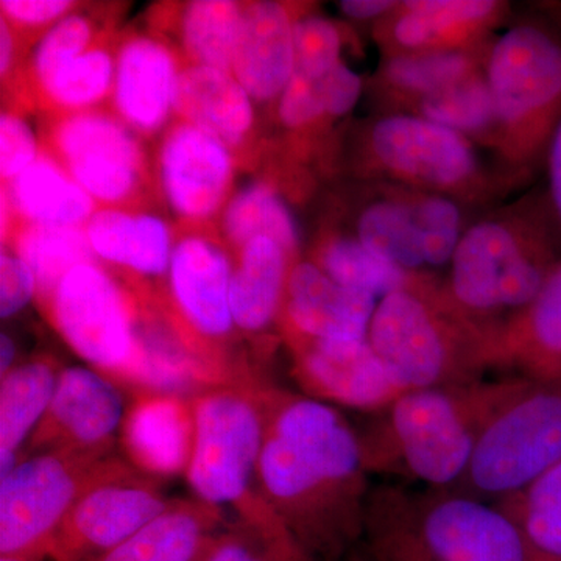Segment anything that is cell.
I'll list each match as a JSON object with an SVG mask.
<instances>
[{
  "instance_id": "obj_22",
  "label": "cell",
  "mask_w": 561,
  "mask_h": 561,
  "mask_svg": "<svg viewBox=\"0 0 561 561\" xmlns=\"http://www.w3.org/2000/svg\"><path fill=\"white\" fill-rule=\"evenodd\" d=\"M376 298L335 283L311 260H298L287 280L279 321L280 335L323 341H365Z\"/></svg>"
},
{
  "instance_id": "obj_40",
  "label": "cell",
  "mask_w": 561,
  "mask_h": 561,
  "mask_svg": "<svg viewBox=\"0 0 561 561\" xmlns=\"http://www.w3.org/2000/svg\"><path fill=\"white\" fill-rule=\"evenodd\" d=\"M201 561H313L284 526L225 524Z\"/></svg>"
},
{
  "instance_id": "obj_31",
  "label": "cell",
  "mask_w": 561,
  "mask_h": 561,
  "mask_svg": "<svg viewBox=\"0 0 561 561\" xmlns=\"http://www.w3.org/2000/svg\"><path fill=\"white\" fill-rule=\"evenodd\" d=\"M117 39L111 31L80 55L39 81L22 99V105L36 106L51 116L103 110L111 102L116 77Z\"/></svg>"
},
{
  "instance_id": "obj_4",
  "label": "cell",
  "mask_w": 561,
  "mask_h": 561,
  "mask_svg": "<svg viewBox=\"0 0 561 561\" xmlns=\"http://www.w3.org/2000/svg\"><path fill=\"white\" fill-rule=\"evenodd\" d=\"M368 342L409 390L481 381L493 368V332L461 311L437 276L419 275L381 298Z\"/></svg>"
},
{
  "instance_id": "obj_42",
  "label": "cell",
  "mask_w": 561,
  "mask_h": 561,
  "mask_svg": "<svg viewBox=\"0 0 561 561\" xmlns=\"http://www.w3.org/2000/svg\"><path fill=\"white\" fill-rule=\"evenodd\" d=\"M343 36L327 18L298 14L295 21V72L320 80L342 60Z\"/></svg>"
},
{
  "instance_id": "obj_3",
  "label": "cell",
  "mask_w": 561,
  "mask_h": 561,
  "mask_svg": "<svg viewBox=\"0 0 561 561\" xmlns=\"http://www.w3.org/2000/svg\"><path fill=\"white\" fill-rule=\"evenodd\" d=\"M560 262L561 227L548 195H529L468 225L443 286L496 335L537 298Z\"/></svg>"
},
{
  "instance_id": "obj_51",
  "label": "cell",
  "mask_w": 561,
  "mask_h": 561,
  "mask_svg": "<svg viewBox=\"0 0 561 561\" xmlns=\"http://www.w3.org/2000/svg\"><path fill=\"white\" fill-rule=\"evenodd\" d=\"M18 346L10 334H0V376H7L16 367Z\"/></svg>"
},
{
  "instance_id": "obj_32",
  "label": "cell",
  "mask_w": 561,
  "mask_h": 561,
  "mask_svg": "<svg viewBox=\"0 0 561 561\" xmlns=\"http://www.w3.org/2000/svg\"><path fill=\"white\" fill-rule=\"evenodd\" d=\"M60 367L50 357L16 365L0 383V479L20 463L22 449L49 409Z\"/></svg>"
},
{
  "instance_id": "obj_48",
  "label": "cell",
  "mask_w": 561,
  "mask_h": 561,
  "mask_svg": "<svg viewBox=\"0 0 561 561\" xmlns=\"http://www.w3.org/2000/svg\"><path fill=\"white\" fill-rule=\"evenodd\" d=\"M21 39L5 20L0 18V79L3 88L11 87L20 73Z\"/></svg>"
},
{
  "instance_id": "obj_44",
  "label": "cell",
  "mask_w": 561,
  "mask_h": 561,
  "mask_svg": "<svg viewBox=\"0 0 561 561\" xmlns=\"http://www.w3.org/2000/svg\"><path fill=\"white\" fill-rule=\"evenodd\" d=\"M43 146L20 110L3 108L0 116V176L9 184L38 160Z\"/></svg>"
},
{
  "instance_id": "obj_50",
  "label": "cell",
  "mask_w": 561,
  "mask_h": 561,
  "mask_svg": "<svg viewBox=\"0 0 561 561\" xmlns=\"http://www.w3.org/2000/svg\"><path fill=\"white\" fill-rule=\"evenodd\" d=\"M398 5L400 2L397 0H342L339 2V10L351 21L379 22L397 10Z\"/></svg>"
},
{
  "instance_id": "obj_45",
  "label": "cell",
  "mask_w": 561,
  "mask_h": 561,
  "mask_svg": "<svg viewBox=\"0 0 561 561\" xmlns=\"http://www.w3.org/2000/svg\"><path fill=\"white\" fill-rule=\"evenodd\" d=\"M79 2L72 0H2L0 18L11 25L21 43L33 35H44L62 18L79 10Z\"/></svg>"
},
{
  "instance_id": "obj_20",
  "label": "cell",
  "mask_w": 561,
  "mask_h": 561,
  "mask_svg": "<svg viewBox=\"0 0 561 561\" xmlns=\"http://www.w3.org/2000/svg\"><path fill=\"white\" fill-rule=\"evenodd\" d=\"M84 231L95 260L144 297L160 298L175 249L171 221L147 209L99 208Z\"/></svg>"
},
{
  "instance_id": "obj_1",
  "label": "cell",
  "mask_w": 561,
  "mask_h": 561,
  "mask_svg": "<svg viewBox=\"0 0 561 561\" xmlns=\"http://www.w3.org/2000/svg\"><path fill=\"white\" fill-rule=\"evenodd\" d=\"M368 474L359 434L337 409L268 383L257 490L313 561H339L364 541Z\"/></svg>"
},
{
  "instance_id": "obj_29",
  "label": "cell",
  "mask_w": 561,
  "mask_h": 561,
  "mask_svg": "<svg viewBox=\"0 0 561 561\" xmlns=\"http://www.w3.org/2000/svg\"><path fill=\"white\" fill-rule=\"evenodd\" d=\"M2 194L10 203L13 227L84 228L99 209L94 198L44 149L20 176L2 184Z\"/></svg>"
},
{
  "instance_id": "obj_12",
  "label": "cell",
  "mask_w": 561,
  "mask_h": 561,
  "mask_svg": "<svg viewBox=\"0 0 561 561\" xmlns=\"http://www.w3.org/2000/svg\"><path fill=\"white\" fill-rule=\"evenodd\" d=\"M41 139L99 208L147 209L157 194L142 138L111 111L51 116Z\"/></svg>"
},
{
  "instance_id": "obj_25",
  "label": "cell",
  "mask_w": 561,
  "mask_h": 561,
  "mask_svg": "<svg viewBox=\"0 0 561 561\" xmlns=\"http://www.w3.org/2000/svg\"><path fill=\"white\" fill-rule=\"evenodd\" d=\"M297 16L284 2H245L231 72L254 102H278L294 77Z\"/></svg>"
},
{
  "instance_id": "obj_6",
  "label": "cell",
  "mask_w": 561,
  "mask_h": 561,
  "mask_svg": "<svg viewBox=\"0 0 561 561\" xmlns=\"http://www.w3.org/2000/svg\"><path fill=\"white\" fill-rule=\"evenodd\" d=\"M70 350L117 386L136 393L149 387L150 360L144 339L149 298L101 262L66 273L41 306Z\"/></svg>"
},
{
  "instance_id": "obj_23",
  "label": "cell",
  "mask_w": 561,
  "mask_h": 561,
  "mask_svg": "<svg viewBox=\"0 0 561 561\" xmlns=\"http://www.w3.org/2000/svg\"><path fill=\"white\" fill-rule=\"evenodd\" d=\"M194 437V409L183 394H136L121 426L122 449L131 467L153 479L186 474Z\"/></svg>"
},
{
  "instance_id": "obj_53",
  "label": "cell",
  "mask_w": 561,
  "mask_h": 561,
  "mask_svg": "<svg viewBox=\"0 0 561 561\" xmlns=\"http://www.w3.org/2000/svg\"><path fill=\"white\" fill-rule=\"evenodd\" d=\"M0 561H22V560L14 559V557H0Z\"/></svg>"
},
{
  "instance_id": "obj_35",
  "label": "cell",
  "mask_w": 561,
  "mask_h": 561,
  "mask_svg": "<svg viewBox=\"0 0 561 561\" xmlns=\"http://www.w3.org/2000/svg\"><path fill=\"white\" fill-rule=\"evenodd\" d=\"M2 249L13 251L32 268L39 308L49 300L66 273L77 265L98 261L84 228L16 224L2 242Z\"/></svg>"
},
{
  "instance_id": "obj_10",
  "label": "cell",
  "mask_w": 561,
  "mask_h": 561,
  "mask_svg": "<svg viewBox=\"0 0 561 561\" xmlns=\"http://www.w3.org/2000/svg\"><path fill=\"white\" fill-rule=\"evenodd\" d=\"M130 467L113 453L50 451L22 457L0 479V557L43 560L55 530L81 494Z\"/></svg>"
},
{
  "instance_id": "obj_16",
  "label": "cell",
  "mask_w": 561,
  "mask_h": 561,
  "mask_svg": "<svg viewBox=\"0 0 561 561\" xmlns=\"http://www.w3.org/2000/svg\"><path fill=\"white\" fill-rule=\"evenodd\" d=\"M157 479L135 468L92 486L66 513L51 537L54 561H98L168 511Z\"/></svg>"
},
{
  "instance_id": "obj_37",
  "label": "cell",
  "mask_w": 561,
  "mask_h": 561,
  "mask_svg": "<svg viewBox=\"0 0 561 561\" xmlns=\"http://www.w3.org/2000/svg\"><path fill=\"white\" fill-rule=\"evenodd\" d=\"M311 261L335 283L348 289L365 291L376 300L402 289L419 276L379 256L353 234H331L321 239L313 250Z\"/></svg>"
},
{
  "instance_id": "obj_39",
  "label": "cell",
  "mask_w": 561,
  "mask_h": 561,
  "mask_svg": "<svg viewBox=\"0 0 561 561\" xmlns=\"http://www.w3.org/2000/svg\"><path fill=\"white\" fill-rule=\"evenodd\" d=\"M106 31L110 28L99 27L94 18L79 10L57 22L41 36L24 68L18 73L14 83L18 103L54 70L90 49Z\"/></svg>"
},
{
  "instance_id": "obj_5",
  "label": "cell",
  "mask_w": 561,
  "mask_h": 561,
  "mask_svg": "<svg viewBox=\"0 0 561 561\" xmlns=\"http://www.w3.org/2000/svg\"><path fill=\"white\" fill-rule=\"evenodd\" d=\"M267 387L254 378L208 387L191 398L195 437L186 478L197 500L224 512L232 508L238 522L283 526L256 481Z\"/></svg>"
},
{
  "instance_id": "obj_27",
  "label": "cell",
  "mask_w": 561,
  "mask_h": 561,
  "mask_svg": "<svg viewBox=\"0 0 561 561\" xmlns=\"http://www.w3.org/2000/svg\"><path fill=\"white\" fill-rule=\"evenodd\" d=\"M493 368L561 379V262L540 294L494 335Z\"/></svg>"
},
{
  "instance_id": "obj_24",
  "label": "cell",
  "mask_w": 561,
  "mask_h": 561,
  "mask_svg": "<svg viewBox=\"0 0 561 561\" xmlns=\"http://www.w3.org/2000/svg\"><path fill=\"white\" fill-rule=\"evenodd\" d=\"M175 119L219 139L239 165L256 153L254 101L227 70L184 62L176 84Z\"/></svg>"
},
{
  "instance_id": "obj_36",
  "label": "cell",
  "mask_w": 561,
  "mask_h": 561,
  "mask_svg": "<svg viewBox=\"0 0 561 561\" xmlns=\"http://www.w3.org/2000/svg\"><path fill=\"white\" fill-rule=\"evenodd\" d=\"M404 113L424 117L496 151V108L483 68L431 98L421 99Z\"/></svg>"
},
{
  "instance_id": "obj_9",
  "label": "cell",
  "mask_w": 561,
  "mask_h": 561,
  "mask_svg": "<svg viewBox=\"0 0 561 561\" xmlns=\"http://www.w3.org/2000/svg\"><path fill=\"white\" fill-rule=\"evenodd\" d=\"M365 173L379 183L446 195L460 203L493 194L478 144L411 113H386L362 135Z\"/></svg>"
},
{
  "instance_id": "obj_49",
  "label": "cell",
  "mask_w": 561,
  "mask_h": 561,
  "mask_svg": "<svg viewBox=\"0 0 561 561\" xmlns=\"http://www.w3.org/2000/svg\"><path fill=\"white\" fill-rule=\"evenodd\" d=\"M545 161L549 180L548 198L561 227V121L553 131Z\"/></svg>"
},
{
  "instance_id": "obj_18",
  "label": "cell",
  "mask_w": 561,
  "mask_h": 561,
  "mask_svg": "<svg viewBox=\"0 0 561 561\" xmlns=\"http://www.w3.org/2000/svg\"><path fill=\"white\" fill-rule=\"evenodd\" d=\"M125 412L119 386L108 376L90 368H65L24 457L50 451L111 454Z\"/></svg>"
},
{
  "instance_id": "obj_46",
  "label": "cell",
  "mask_w": 561,
  "mask_h": 561,
  "mask_svg": "<svg viewBox=\"0 0 561 561\" xmlns=\"http://www.w3.org/2000/svg\"><path fill=\"white\" fill-rule=\"evenodd\" d=\"M36 298V279L27 262L9 249L0 253V317L9 320Z\"/></svg>"
},
{
  "instance_id": "obj_11",
  "label": "cell",
  "mask_w": 561,
  "mask_h": 561,
  "mask_svg": "<svg viewBox=\"0 0 561 561\" xmlns=\"http://www.w3.org/2000/svg\"><path fill=\"white\" fill-rule=\"evenodd\" d=\"M561 460V379H530L472 453L457 493L497 502L531 485Z\"/></svg>"
},
{
  "instance_id": "obj_33",
  "label": "cell",
  "mask_w": 561,
  "mask_h": 561,
  "mask_svg": "<svg viewBox=\"0 0 561 561\" xmlns=\"http://www.w3.org/2000/svg\"><path fill=\"white\" fill-rule=\"evenodd\" d=\"M489 46L415 51L383 58L376 84L381 98L391 105L389 113H404L421 99L431 98L478 72L483 68Z\"/></svg>"
},
{
  "instance_id": "obj_17",
  "label": "cell",
  "mask_w": 561,
  "mask_h": 561,
  "mask_svg": "<svg viewBox=\"0 0 561 561\" xmlns=\"http://www.w3.org/2000/svg\"><path fill=\"white\" fill-rule=\"evenodd\" d=\"M291 360V375L306 397L364 412H381L409 391L365 341H323L280 335Z\"/></svg>"
},
{
  "instance_id": "obj_26",
  "label": "cell",
  "mask_w": 561,
  "mask_h": 561,
  "mask_svg": "<svg viewBox=\"0 0 561 561\" xmlns=\"http://www.w3.org/2000/svg\"><path fill=\"white\" fill-rule=\"evenodd\" d=\"M297 261L264 236L236 251L231 311L239 334L253 342L271 343L273 331L279 332L287 280Z\"/></svg>"
},
{
  "instance_id": "obj_21",
  "label": "cell",
  "mask_w": 561,
  "mask_h": 561,
  "mask_svg": "<svg viewBox=\"0 0 561 561\" xmlns=\"http://www.w3.org/2000/svg\"><path fill=\"white\" fill-rule=\"evenodd\" d=\"M507 5L497 0H405L376 24L383 55L486 46Z\"/></svg>"
},
{
  "instance_id": "obj_19",
  "label": "cell",
  "mask_w": 561,
  "mask_h": 561,
  "mask_svg": "<svg viewBox=\"0 0 561 561\" xmlns=\"http://www.w3.org/2000/svg\"><path fill=\"white\" fill-rule=\"evenodd\" d=\"M183 57L154 31L117 38L111 113L142 139L157 138L175 121V92Z\"/></svg>"
},
{
  "instance_id": "obj_30",
  "label": "cell",
  "mask_w": 561,
  "mask_h": 561,
  "mask_svg": "<svg viewBox=\"0 0 561 561\" xmlns=\"http://www.w3.org/2000/svg\"><path fill=\"white\" fill-rule=\"evenodd\" d=\"M225 512L201 500H175L127 541L98 561H201Z\"/></svg>"
},
{
  "instance_id": "obj_28",
  "label": "cell",
  "mask_w": 561,
  "mask_h": 561,
  "mask_svg": "<svg viewBox=\"0 0 561 561\" xmlns=\"http://www.w3.org/2000/svg\"><path fill=\"white\" fill-rule=\"evenodd\" d=\"M243 10L245 2L194 0L158 7L151 21L154 32L172 35L184 61L231 72Z\"/></svg>"
},
{
  "instance_id": "obj_41",
  "label": "cell",
  "mask_w": 561,
  "mask_h": 561,
  "mask_svg": "<svg viewBox=\"0 0 561 561\" xmlns=\"http://www.w3.org/2000/svg\"><path fill=\"white\" fill-rule=\"evenodd\" d=\"M364 541L378 561H434L402 522L391 489L371 491Z\"/></svg>"
},
{
  "instance_id": "obj_2",
  "label": "cell",
  "mask_w": 561,
  "mask_h": 561,
  "mask_svg": "<svg viewBox=\"0 0 561 561\" xmlns=\"http://www.w3.org/2000/svg\"><path fill=\"white\" fill-rule=\"evenodd\" d=\"M530 378L409 390L359 434L367 471L451 489L494 416Z\"/></svg>"
},
{
  "instance_id": "obj_43",
  "label": "cell",
  "mask_w": 561,
  "mask_h": 561,
  "mask_svg": "<svg viewBox=\"0 0 561 561\" xmlns=\"http://www.w3.org/2000/svg\"><path fill=\"white\" fill-rule=\"evenodd\" d=\"M276 116L280 127L294 135L306 136L330 124L332 121L324 106L321 79L312 80L295 72L276 102Z\"/></svg>"
},
{
  "instance_id": "obj_38",
  "label": "cell",
  "mask_w": 561,
  "mask_h": 561,
  "mask_svg": "<svg viewBox=\"0 0 561 561\" xmlns=\"http://www.w3.org/2000/svg\"><path fill=\"white\" fill-rule=\"evenodd\" d=\"M541 556L561 561V460L519 493L493 502Z\"/></svg>"
},
{
  "instance_id": "obj_13",
  "label": "cell",
  "mask_w": 561,
  "mask_h": 561,
  "mask_svg": "<svg viewBox=\"0 0 561 561\" xmlns=\"http://www.w3.org/2000/svg\"><path fill=\"white\" fill-rule=\"evenodd\" d=\"M465 219L461 203L446 195L379 183L354 220V238L413 275L449 267Z\"/></svg>"
},
{
  "instance_id": "obj_52",
  "label": "cell",
  "mask_w": 561,
  "mask_h": 561,
  "mask_svg": "<svg viewBox=\"0 0 561 561\" xmlns=\"http://www.w3.org/2000/svg\"><path fill=\"white\" fill-rule=\"evenodd\" d=\"M339 561H378L376 557L373 556L370 548H368L367 542L362 541L356 549H353L350 553H346L343 559Z\"/></svg>"
},
{
  "instance_id": "obj_14",
  "label": "cell",
  "mask_w": 561,
  "mask_h": 561,
  "mask_svg": "<svg viewBox=\"0 0 561 561\" xmlns=\"http://www.w3.org/2000/svg\"><path fill=\"white\" fill-rule=\"evenodd\" d=\"M391 494L405 527L434 561H553L494 504L448 489Z\"/></svg>"
},
{
  "instance_id": "obj_7",
  "label": "cell",
  "mask_w": 561,
  "mask_h": 561,
  "mask_svg": "<svg viewBox=\"0 0 561 561\" xmlns=\"http://www.w3.org/2000/svg\"><path fill=\"white\" fill-rule=\"evenodd\" d=\"M234 251L214 227H176L175 249L157 302L209 387L256 378L232 360Z\"/></svg>"
},
{
  "instance_id": "obj_34",
  "label": "cell",
  "mask_w": 561,
  "mask_h": 561,
  "mask_svg": "<svg viewBox=\"0 0 561 561\" xmlns=\"http://www.w3.org/2000/svg\"><path fill=\"white\" fill-rule=\"evenodd\" d=\"M219 220L221 238L234 253L251 239L264 236L300 260V230L275 181L254 180L245 184L232 194Z\"/></svg>"
},
{
  "instance_id": "obj_15",
  "label": "cell",
  "mask_w": 561,
  "mask_h": 561,
  "mask_svg": "<svg viewBox=\"0 0 561 561\" xmlns=\"http://www.w3.org/2000/svg\"><path fill=\"white\" fill-rule=\"evenodd\" d=\"M239 161L209 133L175 119L153 161L154 187L179 227H214L230 202Z\"/></svg>"
},
{
  "instance_id": "obj_8",
  "label": "cell",
  "mask_w": 561,
  "mask_h": 561,
  "mask_svg": "<svg viewBox=\"0 0 561 561\" xmlns=\"http://www.w3.org/2000/svg\"><path fill=\"white\" fill-rule=\"evenodd\" d=\"M497 117L496 153L515 171L545 161L561 121V39L538 24L513 25L486 50Z\"/></svg>"
},
{
  "instance_id": "obj_47",
  "label": "cell",
  "mask_w": 561,
  "mask_h": 561,
  "mask_svg": "<svg viewBox=\"0 0 561 561\" xmlns=\"http://www.w3.org/2000/svg\"><path fill=\"white\" fill-rule=\"evenodd\" d=\"M362 88H364V81L359 73L354 72L345 61L339 62L327 77L321 79L324 106L331 121L348 116L359 102Z\"/></svg>"
}]
</instances>
